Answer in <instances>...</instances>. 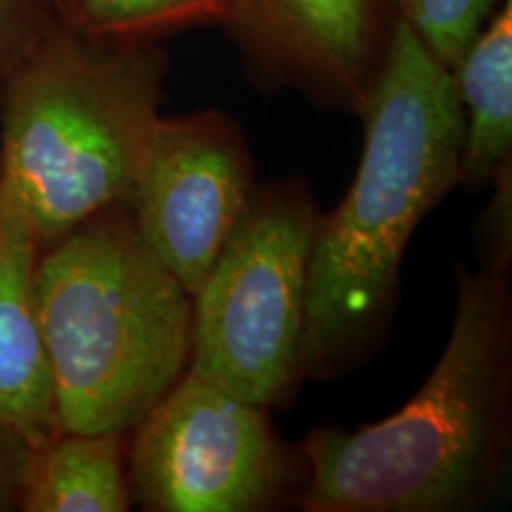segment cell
I'll list each match as a JSON object with an SVG mask.
<instances>
[{
  "instance_id": "6da1fadb",
  "label": "cell",
  "mask_w": 512,
  "mask_h": 512,
  "mask_svg": "<svg viewBox=\"0 0 512 512\" xmlns=\"http://www.w3.org/2000/svg\"><path fill=\"white\" fill-rule=\"evenodd\" d=\"M363 152L347 195L320 211L306 304L304 373L335 380L380 349L415 228L460 185L456 79L401 19L363 107Z\"/></svg>"
},
{
  "instance_id": "7a4b0ae2",
  "label": "cell",
  "mask_w": 512,
  "mask_h": 512,
  "mask_svg": "<svg viewBox=\"0 0 512 512\" xmlns=\"http://www.w3.org/2000/svg\"><path fill=\"white\" fill-rule=\"evenodd\" d=\"M304 512H475L501 501L512 453L510 268H460L430 377L384 420L318 427L297 444Z\"/></svg>"
},
{
  "instance_id": "3957f363",
  "label": "cell",
  "mask_w": 512,
  "mask_h": 512,
  "mask_svg": "<svg viewBox=\"0 0 512 512\" xmlns=\"http://www.w3.org/2000/svg\"><path fill=\"white\" fill-rule=\"evenodd\" d=\"M36 302L60 430L131 432L188 373L192 294L140 235L131 204L41 249Z\"/></svg>"
},
{
  "instance_id": "277c9868",
  "label": "cell",
  "mask_w": 512,
  "mask_h": 512,
  "mask_svg": "<svg viewBox=\"0 0 512 512\" xmlns=\"http://www.w3.org/2000/svg\"><path fill=\"white\" fill-rule=\"evenodd\" d=\"M166 72L159 43H98L57 22L0 81V190L41 249L131 204Z\"/></svg>"
},
{
  "instance_id": "5b68a950",
  "label": "cell",
  "mask_w": 512,
  "mask_h": 512,
  "mask_svg": "<svg viewBox=\"0 0 512 512\" xmlns=\"http://www.w3.org/2000/svg\"><path fill=\"white\" fill-rule=\"evenodd\" d=\"M320 209L304 178L261 185L192 294L190 368L242 401L287 411L304 373L311 252Z\"/></svg>"
},
{
  "instance_id": "8992f818",
  "label": "cell",
  "mask_w": 512,
  "mask_h": 512,
  "mask_svg": "<svg viewBox=\"0 0 512 512\" xmlns=\"http://www.w3.org/2000/svg\"><path fill=\"white\" fill-rule=\"evenodd\" d=\"M264 406L188 370L128 432L133 501L145 512H271L297 505L306 463Z\"/></svg>"
},
{
  "instance_id": "52a82bcc",
  "label": "cell",
  "mask_w": 512,
  "mask_h": 512,
  "mask_svg": "<svg viewBox=\"0 0 512 512\" xmlns=\"http://www.w3.org/2000/svg\"><path fill=\"white\" fill-rule=\"evenodd\" d=\"M259 188L245 133L226 112L159 117L140 162L131 211L152 252L195 294Z\"/></svg>"
},
{
  "instance_id": "ba28073f",
  "label": "cell",
  "mask_w": 512,
  "mask_h": 512,
  "mask_svg": "<svg viewBox=\"0 0 512 512\" xmlns=\"http://www.w3.org/2000/svg\"><path fill=\"white\" fill-rule=\"evenodd\" d=\"M394 24L392 0H228L221 29L254 86L361 117Z\"/></svg>"
},
{
  "instance_id": "9c48e42d",
  "label": "cell",
  "mask_w": 512,
  "mask_h": 512,
  "mask_svg": "<svg viewBox=\"0 0 512 512\" xmlns=\"http://www.w3.org/2000/svg\"><path fill=\"white\" fill-rule=\"evenodd\" d=\"M38 256L41 245L22 204L0 190V420L27 434L34 446L60 432L38 318Z\"/></svg>"
},
{
  "instance_id": "30bf717a",
  "label": "cell",
  "mask_w": 512,
  "mask_h": 512,
  "mask_svg": "<svg viewBox=\"0 0 512 512\" xmlns=\"http://www.w3.org/2000/svg\"><path fill=\"white\" fill-rule=\"evenodd\" d=\"M453 79L463 112L460 185L489 188L512 164V0L472 38Z\"/></svg>"
},
{
  "instance_id": "8fae6325",
  "label": "cell",
  "mask_w": 512,
  "mask_h": 512,
  "mask_svg": "<svg viewBox=\"0 0 512 512\" xmlns=\"http://www.w3.org/2000/svg\"><path fill=\"white\" fill-rule=\"evenodd\" d=\"M128 432L60 430L34 446L19 512H128Z\"/></svg>"
},
{
  "instance_id": "7c38bea8",
  "label": "cell",
  "mask_w": 512,
  "mask_h": 512,
  "mask_svg": "<svg viewBox=\"0 0 512 512\" xmlns=\"http://www.w3.org/2000/svg\"><path fill=\"white\" fill-rule=\"evenodd\" d=\"M55 15L98 43H159L188 29L223 27L228 0H55Z\"/></svg>"
},
{
  "instance_id": "4fadbf2b",
  "label": "cell",
  "mask_w": 512,
  "mask_h": 512,
  "mask_svg": "<svg viewBox=\"0 0 512 512\" xmlns=\"http://www.w3.org/2000/svg\"><path fill=\"white\" fill-rule=\"evenodd\" d=\"M401 19L420 43L453 72L503 0H392Z\"/></svg>"
},
{
  "instance_id": "5bb4252c",
  "label": "cell",
  "mask_w": 512,
  "mask_h": 512,
  "mask_svg": "<svg viewBox=\"0 0 512 512\" xmlns=\"http://www.w3.org/2000/svg\"><path fill=\"white\" fill-rule=\"evenodd\" d=\"M57 24L55 0H0V81Z\"/></svg>"
},
{
  "instance_id": "9a60e30c",
  "label": "cell",
  "mask_w": 512,
  "mask_h": 512,
  "mask_svg": "<svg viewBox=\"0 0 512 512\" xmlns=\"http://www.w3.org/2000/svg\"><path fill=\"white\" fill-rule=\"evenodd\" d=\"M491 202L479 216L477 252L479 264L510 268L512 264V164L505 166L489 185Z\"/></svg>"
},
{
  "instance_id": "2e32d148",
  "label": "cell",
  "mask_w": 512,
  "mask_h": 512,
  "mask_svg": "<svg viewBox=\"0 0 512 512\" xmlns=\"http://www.w3.org/2000/svg\"><path fill=\"white\" fill-rule=\"evenodd\" d=\"M31 453H34V444L27 434L0 420V512L22 510Z\"/></svg>"
}]
</instances>
